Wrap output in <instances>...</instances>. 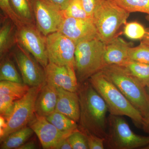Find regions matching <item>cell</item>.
Here are the masks:
<instances>
[{
    "mask_svg": "<svg viewBox=\"0 0 149 149\" xmlns=\"http://www.w3.org/2000/svg\"><path fill=\"white\" fill-rule=\"evenodd\" d=\"M77 93L80 104V130L105 139L108 111L105 102L88 80L79 84Z\"/></svg>",
    "mask_w": 149,
    "mask_h": 149,
    "instance_id": "1",
    "label": "cell"
},
{
    "mask_svg": "<svg viewBox=\"0 0 149 149\" xmlns=\"http://www.w3.org/2000/svg\"><path fill=\"white\" fill-rule=\"evenodd\" d=\"M88 80L103 99L110 114L127 116L136 127L142 128L144 117L141 113L101 71L93 74Z\"/></svg>",
    "mask_w": 149,
    "mask_h": 149,
    "instance_id": "2",
    "label": "cell"
},
{
    "mask_svg": "<svg viewBox=\"0 0 149 149\" xmlns=\"http://www.w3.org/2000/svg\"><path fill=\"white\" fill-rule=\"evenodd\" d=\"M101 71L141 113L143 117L146 116L149 111V98L145 86L120 65H106Z\"/></svg>",
    "mask_w": 149,
    "mask_h": 149,
    "instance_id": "3",
    "label": "cell"
},
{
    "mask_svg": "<svg viewBox=\"0 0 149 149\" xmlns=\"http://www.w3.org/2000/svg\"><path fill=\"white\" fill-rule=\"evenodd\" d=\"M105 46L98 37L83 40L76 45L75 70L79 84L88 80L104 67Z\"/></svg>",
    "mask_w": 149,
    "mask_h": 149,
    "instance_id": "4",
    "label": "cell"
},
{
    "mask_svg": "<svg viewBox=\"0 0 149 149\" xmlns=\"http://www.w3.org/2000/svg\"><path fill=\"white\" fill-rule=\"evenodd\" d=\"M129 14L113 0H105L93 16L99 38L105 44L109 43L116 37L120 27L127 23Z\"/></svg>",
    "mask_w": 149,
    "mask_h": 149,
    "instance_id": "5",
    "label": "cell"
},
{
    "mask_svg": "<svg viewBox=\"0 0 149 149\" xmlns=\"http://www.w3.org/2000/svg\"><path fill=\"white\" fill-rule=\"evenodd\" d=\"M104 145L105 147L111 149L145 148L149 145V136L136 134L122 116L109 114Z\"/></svg>",
    "mask_w": 149,
    "mask_h": 149,
    "instance_id": "6",
    "label": "cell"
},
{
    "mask_svg": "<svg viewBox=\"0 0 149 149\" xmlns=\"http://www.w3.org/2000/svg\"><path fill=\"white\" fill-rule=\"evenodd\" d=\"M45 84L30 87L23 97L15 101L13 110L6 119L7 126L2 136L0 137L1 143L10 133L27 126L32 120L35 113V104L37 96Z\"/></svg>",
    "mask_w": 149,
    "mask_h": 149,
    "instance_id": "7",
    "label": "cell"
},
{
    "mask_svg": "<svg viewBox=\"0 0 149 149\" xmlns=\"http://www.w3.org/2000/svg\"><path fill=\"white\" fill-rule=\"evenodd\" d=\"M10 54L18 67L24 84L34 87L46 83L45 68L21 45L17 43Z\"/></svg>",
    "mask_w": 149,
    "mask_h": 149,
    "instance_id": "8",
    "label": "cell"
},
{
    "mask_svg": "<svg viewBox=\"0 0 149 149\" xmlns=\"http://www.w3.org/2000/svg\"><path fill=\"white\" fill-rule=\"evenodd\" d=\"M17 27V42L32 54L44 68L49 61L47 54L46 36L36 24L23 23Z\"/></svg>",
    "mask_w": 149,
    "mask_h": 149,
    "instance_id": "9",
    "label": "cell"
},
{
    "mask_svg": "<svg viewBox=\"0 0 149 149\" xmlns=\"http://www.w3.org/2000/svg\"><path fill=\"white\" fill-rule=\"evenodd\" d=\"M46 46L49 62L75 69L76 45L72 40L58 31L46 36Z\"/></svg>",
    "mask_w": 149,
    "mask_h": 149,
    "instance_id": "10",
    "label": "cell"
},
{
    "mask_svg": "<svg viewBox=\"0 0 149 149\" xmlns=\"http://www.w3.org/2000/svg\"><path fill=\"white\" fill-rule=\"evenodd\" d=\"M36 25L45 36L59 31L64 16L47 0H32Z\"/></svg>",
    "mask_w": 149,
    "mask_h": 149,
    "instance_id": "11",
    "label": "cell"
},
{
    "mask_svg": "<svg viewBox=\"0 0 149 149\" xmlns=\"http://www.w3.org/2000/svg\"><path fill=\"white\" fill-rule=\"evenodd\" d=\"M36 134L44 149H55L56 146L72 133L64 132L57 129L46 117L35 113L28 124Z\"/></svg>",
    "mask_w": 149,
    "mask_h": 149,
    "instance_id": "12",
    "label": "cell"
},
{
    "mask_svg": "<svg viewBox=\"0 0 149 149\" xmlns=\"http://www.w3.org/2000/svg\"><path fill=\"white\" fill-rule=\"evenodd\" d=\"M46 83L56 88L77 92L79 85L75 69L49 62L45 68Z\"/></svg>",
    "mask_w": 149,
    "mask_h": 149,
    "instance_id": "13",
    "label": "cell"
},
{
    "mask_svg": "<svg viewBox=\"0 0 149 149\" xmlns=\"http://www.w3.org/2000/svg\"><path fill=\"white\" fill-rule=\"evenodd\" d=\"M77 45L81 41L98 37L93 19L64 17L59 31Z\"/></svg>",
    "mask_w": 149,
    "mask_h": 149,
    "instance_id": "14",
    "label": "cell"
},
{
    "mask_svg": "<svg viewBox=\"0 0 149 149\" xmlns=\"http://www.w3.org/2000/svg\"><path fill=\"white\" fill-rule=\"evenodd\" d=\"M58 99L55 111L66 116L76 122L80 117V104L77 92L56 88Z\"/></svg>",
    "mask_w": 149,
    "mask_h": 149,
    "instance_id": "15",
    "label": "cell"
},
{
    "mask_svg": "<svg viewBox=\"0 0 149 149\" xmlns=\"http://www.w3.org/2000/svg\"><path fill=\"white\" fill-rule=\"evenodd\" d=\"M130 45L122 38L116 36L106 44L104 54L105 66L111 65H121L129 59Z\"/></svg>",
    "mask_w": 149,
    "mask_h": 149,
    "instance_id": "16",
    "label": "cell"
},
{
    "mask_svg": "<svg viewBox=\"0 0 149 149\" xmlns=\"http://www.w3.org/2000/svg\"><path fill=\"white\" fill-rule=\"evenodd\" d=\"M57 99L56 88L45 83L35 102V113L40 116L47 117L55 111Z\"/></svg>",
    "mask_w": 149,
    "mask_h": 149,
    "instance_id": "17",
    "label": "cell"
},
{
    "mask_svg": "<svg viewBox=\"0 0 149 149\" xmlns=\"http://www.w3.org/2000/svg\"><path fill=\"white\" fill-rule=\"evenodd\" d=\"M17 27L13 22L2 15L0 27V58L10 53L17 43Z\"/></svg>",
    "mask_w": 149,
    "mask_h": 149,
    "instance_id": "18",
    "label": "cell"
},
{
    "mask_svg": "<svg viewBox=\"0 0 149 149\" xmlns=\"http://www.w3.org/2000/svg\"><path fill=\"white\" fill-rule=\"evenodd\" d=\"M33 130L26 126L13 132L1 143V149H18L25 143L34 134Z\"/></svg>",
    "mask_w": 149,
    "mask_h": 149,
    "instance_id": "19",
    "label": "cell"
},
{
    "mask_svg": "<svg viewBox=\"0 0 149 149\" xmlns=\"http://www.w3.org/2000/svg\"><path fill=\"white\" fill-rule=\"evenodd\" d=\"M10 54L1 59L0 81H7L23 83Z\"/></svg>",
    "mask_w": 149,
    "mask_h": 149,
    "instance_id": "20",
    "label": "cell"
},
{
    "mask_svg": "<svg viewBox=\"0 0 149 149\" xmlns=\"http://www.w3.org/2000/svg\"><path fill=\"white\" fill-rule=\"evenodd\" d=\"M10 1L22 22L36 24L32 0H10Z\"/></svg>",
    "mask_w": 149,
    "mask_h": 149,
    "instance_id": "21",
    "label": "cell"
},
{
    "mask_svg": "<svg viewBox=\"0 0 149 149\" xmlns=\"http://www.w3.org/2000/svg\"><path fill=\"white\" fill-rule=\"evenodd\" d=\"M123 67L132 76L139 80L144 86L149 81V64L128 59Z\"/></svg>",
    "mask_w": 149,
    "mask_h": 149,
    "instance_id": "22",
    "label": "cell"
},
{
    "mask_svg": "<svg viewBox=\"0 0 149 149\" xmlns=\"http://www.w3.org/2000/svg\"><path fill=\"white\" fill-rule=\"evenodd\" d=\"M46 118L56 128L63 132L73 133L78 129V125L76 121L58 112H54Z\"/></svg>",
    "mask_w": 149,
    "mask_h": 149,
    "instance_id": "23",
    "label": "cell"
},
{
    "mask_svg": "<svg viewBox=\"0 0 149 149\" xmlns=\"http://www.w3.org/2000/svg\"><path fill=\"white\" fill-rule=\"evenodd\" d=\"M30 87L24 83L7 81L0 82V94L8 95L16 100L22 98L27 93Z\"/></svg>",
    "mask_w": 149,
    "mask_h": 149,
    "instance_id": "24",
    "label": "cell"
},
{
    "mask_svg": "<svg viewBox=\"0 0 149 149\" xmlns=\"http://www.w3.org/2000/svg\"><path fill=\"white\" fill-rule=\"evenodd\" d=\"M128 12H141L149 14V0H113Z\"/></svg>",
    "mask_w": 149,
    "mask_h": 149,
    "instance_id": "25",
    "label": "cell"
},
{
    "mask_svg": "<svg viewBox=\"0 0 149 149\" xmlns=\"http://www.w3.org/2000/svg\"><path fill=\"white\" fill-rule=\"evenodd\" d=\"M62 12L63 16L66 17L93 19L85 11L80 0H71L67 7Z\"/></svg>",
    "mask_w": 149,
    "mask_h": 149,
    "instance_id": "26",
    "label": "cell"
},
{
    "mask_svg": "<svg viewBox=\"0 0 149 149\" xmlns=\"http://www.w3.org/2000/svg\"><path fill=\"white\" fill-rule=\"evenodd\" d=\"M128 57L131 60L149 64V46L141 42L137 47H130Z\"/></svg>",
    "mask_w": 149,
    "mask_h": 149,
    "instance_id": "27",
    "label": "cell"
},
{
    "mask_svg": "<svg viewBox=\"0 0 149 149\" xmlns=\"http://www.w3.org/2000/svg\"><path fill=\"white\" fill-rule=\"evenodd\" d=\"M123 32L126 37L131 40H141L145 37L146 30L139 22H133L125 24Z\"/></svg>",
    "mask_w": 149,
    "mask_h": 149,
    "instance_id": "28",
    "label": "cell"
},
{
    "mask_svg": "<svg viewBox=\"0 0 149 149\" xmlns=\"http://www.w3.org/2000/svg\"><path fill=\"white\" fill-rule=\"evenodd\" d=\"M68 139L72 149H89L87 135L79 129L70 134Z\"/></svg>",
    "mask_w": 149,
    "mask_h": 149,
    "instance_id": "29",
    "label": "cell"
},
{
    "mask_svg": "<svg viewBox=\"0 0 149 149\" xmlns=\"http://www.w3.org/2000/svg\"><path fill=\"white\" fill-rule=\"evenodd\" d=\"M0 8L3 14L13 22L17 27H19L24 23L14 10L10 0H0Z\"/></svg>",
    "mask_w": 149,
    "mask_h": 149,
    "instance_id": "30",
    "label": "cell"
},
{
    "mask_svg": "<svg viewBox=\"0 0 149 149\" xmlns=\"http://www.w3.org/2000/svg\"><path fill=\"white\" fill-rule=\"evenodd\" d=\"M15 101L11 96L0 94V115L6 119L8 117L13 110Z\"/></svg>",
    "mask_w": 149,
    "mask_h": 149,
    "instance_id": "31",
    "label": "cell"
},
{
    "mask_svg": "<svg viewBox=\"0 0 149 149\" xmlns=\"http://www.w3.org/2000/svg\"><path fill=\"white\" fill-rule=\"evenodd\" d=\"M84 9L93 18V14L105 0H80Z\"/></svg>",
    "mask_w": 149,
    "mask_h": 149,
    "instance_id": "32",
    "label": "cell"
},
{
    "mask_svg": "<svg viewBox=\"0 0 149 149\" xmlns=\"http://www.w3.org/2000/svg\"><path fill=\"white\" fill-rule=\"evenodd\" d=\"M89 149H104L105 147V139L93 134H86Z\"/></svg>",
    "mask_w": 149,
    "mask_h": 149,
    "instance_id": "33",
    "label": "cell"
},
{
    "mask_svg": "<svg viewBox=\"0 0 149 149\" xmlns=\"http://www.w3.org/2000/svg\"><path fill=\"white\" fill-rule=\"evenodd\" d=\"M59 10L63 11L68 6L71 0H47Z\"/></svg>",
    "mask_w": 149,
    "mask_h": 149,
    "instance_id": "34",
    "label": "cell"
},
{
    "mask_svg": "<svg viewBox=\"0 0 149 149\" xmlns=\"http://www.w3.org/2000/svg\"><path fill=\"white\" fill-rule=\"evenodd\" d=\"M55 149H72L68 138L64 139L56 146Z\"/></svg>",
    "mask_w": 149,
    "mask_h": 149,
    "instance_id": "35",
    "label": "cell"
},
{
    "mask_svg": "<svg viewBox=\"0 0 149 149\" xmlns=\"http://www.w3.org/2000/svg\"><path fill=\"white\" fill-rule=\"evenodd\" d=\"M142 128L144 131L149 134V111L148 113L144 116Z\"/></svg>",
    "mask_w": 149,
    "mask_h": 149,
    "instance_id": "36",
    "label": "cell"
},
{
    "mask_svg": "<svg viewBox=\"0 0 149 149\" xmlns=\"http://www.w3.org/2000/svg\"><path fill=\"white\" fill-rule=\"evenodd\" d=\"M7 126V122L6 118L3 116H0V137L2 136L4 131Z\"/></svg>",
    "mask_w": 149,
    "mask_h": 149,
    "instance_id": "37",
    "label": "cell"
},
{
    "mask_svg": "<svg viewBox=\"0 0 149 149\" xmlns=\"http://www.w3.org/2000/svg\"><path fill=\"white\" fill-rule=\"evenodd\" d=\"M37 148V146L35 142L29 141L26 142L25 143L19 148L18 149H35Z\"/></svg>",
    "mask_w": 149,
    "mask_h": 149,
    "instance_id": "38",
    "label": "cell"
},
{
    "mask_svg": "<svg viewBox=\"0 0 149 149\" xmlns=\"http://www.w3.org/2000/svg\"><path fill=\"white\" fill-rule=\"evenodd\" d=\"M141 43L149 46V29L146 30V33L145 37L141 40Z\"/></svg>",
    "mask_w": 149,
    "mask_h": 149,
    "instance_id": "39",
    "label": "cell"
},
{
    "mask_svg": "<svg viewBox=\"0 0 149 149\" xmlns=\"http://www.w3.org/2000/svg\"><path fill=\"white\" fill-rule=\"evenodd\" d=\"M146 91L148 95V96L149 98V81L147 83L146 85L145 86Z\"/></svg>",
    "mask_w": 149,
    "mask_h": 149,
    "instance_id": "40",
    "label": "cell"
},
{
    "mask_svg": "<svg viewBox=\"0 0 149 149\" xmlns=\"http://www.w3.org/2000/svg\"><path fill=\"white\" fill-rule=\"evenodd\" d=\"M146 18L149 21V14H148V15L146 16Z\"/></svg>",
    "mask_w": 149,
    "mask_h": 149,
    "instance_id": "41",
    "label": "cell"
},
{
    "mask_svg": "<svg viewBox=\"0 0 149 149\" xmlns=\"http://www.w3.org/2000/svg\"><path fill=\"white\" fill-rule=\"evenodd\" d=\"M144 149H149V145H148V146H147L146 147H145V148H144Z\"/></svg>",
    "mask_w": 149,
    "mask_h": 149,
    "instance_id": "42",
    "label": "cell"
}]
</instances>
